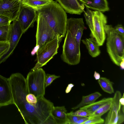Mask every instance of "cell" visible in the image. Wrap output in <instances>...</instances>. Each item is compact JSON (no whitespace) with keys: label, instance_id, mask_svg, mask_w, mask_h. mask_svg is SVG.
I'll list each match as a JSON object with an SVG mask.
<instances>
[{"label":"cell","instance_id":"cell-1","mask_svg":"<svg viewBox=\"0 0 124 124\" xmlns=\"http://www.w3.org/2000/svg\"><path fill=\"white\" fill-rule=\"evenodd\" d=\"M13 101L26 124H56L51 115L54 104L44 97L37 98L29 93L26 79L21 73L12 74L8 78Z\"/></svg>","mask_w":124,"mask_h":124},{"label":"cell","instance_id":"cell-2","mask_svg":"<svg viewBox=\"0 0 124 124\" xmlns=\"http://www.w3.org/2000/svg\"><path fill=\"white\" fill-rule=\"evenodd\" d=\"M62 40L67 32V16L59 3L53 0L36 10Z\"/></svg>","mask_w":124,"mask_h":124},{"label":"cell","instance_id":"cell-3","mask_svg":"<svg viewBox=\"0 0 124 124\" xmlns=\"http://www.w3.org/2000/svg\"><path fill=\"white\" fill-rule=\"evenodd\" d=\"M107 51L112 62L119 66L124 59V36L116 31L111 25L106 24Z\"/></svg>","mask_w":124,"mask_h":124},{"label":"cell","instance_id":"cell-4","mask_svg":"<svg viewBox=\"0 0 124 124\" xmlns=\"http://www.w3.org/2000/svg\"><path fill=\"white\" fill-rule=\"evenodd\" d=\"M80 56V44L70 31L67 30L61 55L62 59L69 64L75 65L79 63Z\"/></svg>","mask_w":124,"mask_h":124},{"label":"cell","instance_id":"cell-5","mask_svg":"<svg viewBox=\"0 0 124 124\" xmlns=\"http://www.w3.org/2000/svg\"><path fill=\"white\" fill-rule=\"evenodd\" d=\"M46 74L44 70L40 68L30 71L26 78L29 92L37 98L44 97L45 94Z\"/></svg>","mask_w":124,"mask_h":124},{"label":"cell","instance_id":"cell-6","mask_svg":"<svg viewBox=\"0 0 124 124\" xmlns=\"http://www.w3.org/2000/svg\"><path fill=\"white\" fill-rule=\"evenodd\" d=\"M61 40L58 37L46 43L36 52L37 62L31 69L33 70L46 65L58 53L60 43Z\"/></svg>","mask_w":124,"mask_h":124},{"label":"cell","instance_id":"cell-7","mask_svg":"<svg viewBox=\"0 0 124 124\" xmlns=\"http://www.w3.org/2000/svg\"><path fill=\"white\" fill-rule=\"evenodd\" d=\"M36 20V52L46 43L57 37L59 38L45 21L38 15Z\"/></svg>","mask_w":124,"mask_h":124},{"label":"cell","instance_id":"cell-8","mask_svg":"<svg viewBox=\"0 0 124 124\" xmlns=\"http://www.w3.org/2000/svg\"><path fill=\"white\" fill-rule=\"evenodd\" d=\"M93 31L90 36L98 45L102 46L106 37L105 27L107 23V18L102 12L97 10L93 11Z\"/></svg>","mask_w":124,"mask_h":124},{"label":"cell","instance_id":"cell-9","mask_svg":"<svg viewBox=\"0 0 124 124\" xmlns=\"http://www.w3.org/2000/svg\"><path fill=\"white\" fill-rule=\"evenodd\" d=\"M122 97L120 91H117L112 98V104L105 119V124H120L124 121V112L121 109L119 101Z\"/></svg>","mask_w":124,"mask_h":124},{"label":"cell","instance_id":"cell-10","mask_svg":"<svg viewBox=\"0 0 124 124\" xmlns=\"http://www.w3.org/2000/svg\"><path fill=\"white\" fill-rule=\"evenodd\" d=\"M37 17V14L35 9L21 2L17 19L23 33L29 28L33 26Z\"/></svg>","mask_w":124,"mask_h":124},{"label":"cell","instance_id":"cell-11","mask_svg":"<svg viewBox=\"0 0 124 124\" xmlns=\"http://www.w3.org/2000/svg\"><path fill=\"white\" fill-rule=\"evenodd\" d=\"M23 34L18 20L17 19L14 20L11 24L9 48L7 52L0 58V64L5 61L12 54Z\"/></svg>","mask_w":124,"mask_h":124},{"label":"cell","instance_id":"cell-12","mask_svg":"<svg viewBox=\"0 0 124 124\" xmlns=\"http://www.w3.org/2000/svg\"><path fill=\"white\" fill-rule=\"evenodd\" d=\"M21 2L12 0L0 1V15L8 17L11 22L17 19Z\"/></svg>","mask_w":124,"mask_h":124},{"label":"cell","instance_id":"cell-13","mask_svg":"<svg viewBox=\"0 0 124 124\" xmlns=\"http://www.w3.org/2000/svg\"><path fill=\"white\" fill-rule=\"evenodd\" d=\"M84 28L83 18H71L67 19V30L70 31L79 44Z\"/></svg>","mask_w":124,"mask_h":124},{"label":"cell","instance_id":"cell-14","mask_svg":"<svg viewBox=\"0 0 124 124\" xmlns=\"http://www.w3.org/2000/svg\"><path fill=\"white\" fill-rule=\"evenodd\" d=\"M13 104L8 79L0 74V107Z\"/></svg>","mask_w":124,"mask_h":124},{"label":"cell","instance_id":"cell-15","mask_svg":"<svg viewBox=\"0 0 124 124\" xmlns=\"http://www.w3.org/2000/svg\"><path fill=\"white\" fill-rule=\"evenodd\" d=\"M62 8L67 13L80 15L84 11V5L79 0H56Z\"/></svg>","mask_w":124,"mask_h":124},{"label":"cell","instance_id":"cell-16","mask_svg":"<svg viewBox=\"0 0 124 124\" xmlns=\"http://www.w3.org/2000/svg\"><path fill=\"white\" fill-rule=\"evenodd\" d=\"M67 112L64 106H54L51 115L57 124H67Z\"/></svg>","mask_w":124,"mask_h":124},{"label":"cell","instance_id":"cell-17","mask_svg":"<svg viewBox=\"0 0 124 124\" xmlns=\"http://www.w3.org/2000/svg\"><path fill=\"white\" fill-rule=\"evenodd\" d=\"M86 7L93 10L104 12L109 10L107 0H84Z\"/></svg>","mask_w":124,"mask_h":124},{"label":"cell","instance_id":"cell-18","mask_svg":"<svg viewBox=\"0 0 124 124\" xmlns=\"http://www.w3.org/2000/svg\"><path fill=\"white\" fill-rule=\"evenodd\" d=\"M82 43L85 46L90 55L93 57H95L101 54L99 46L95 40L91 37L82 40Z\"/></svg>","mask_w":124,"mask_h":124},{"label":"cell","instance_id":"cell-19","mask_svg":"<svg viewBox=\"0 0 124 124\" xmlns=\"http://www.w3.org/2000/svg\"><path fill=\"white\" fill-rule=\"evenodd\" d=\"M112 99L111 97L104 98L98 101L80 107L79 109L85 110L92 114L103 105L111 101Z\"/></svg>","mask_w":124,"mask_h":124},{"label":"cell","instance_id":"cell-20","mask_svg":"<svg viewBox=\"0 0 124 124\" xmlns=\"http://www.w3.org/2000/svg\"><path fill=\"white\" fill-rule=\"evenodd\" d=\"M102 94L98 92H96L87 95L83 96L82 101L80 103L76 106L71 108L73 110H75L85 105L91 104L95 101Z\"/></svg>","mask_w":124,"mask_h":124},{"label":"cell","instance_id":"cell-21","mask_svg":"<svg viewBox=\"0 0 124 124\" xmlns=\"http://www.w3.org/2000/svg\"><path fill=\"white\" fill-rule=\"evenodd\" d=\"M52 1L50 0H22L21 2L22 4L31 7L37 10Z\"/></svg>","mask_w":124,"mask_h":124},{"label":"cell","instance_id":"cell-22","mask_svg":"<svg viewBox=\"0 0 124 124\" xmlns=\"http://www.w3.org/2000/svg\"><path fill=\"white\" fill-rule=\"evenodd\" d=\"M98 82L102 90L104 92L110 94L114 92L113 87V83L109 79L101 77L98 80Z\"/></svg>","mask_w":124,"mask_h":124},{"label":"cell","instance_id":"cell-23","mask_svg":"<svg viewBox=\"0 0 124 124\" xmlns=\"http://www.w3.org/2000/svg\"><path fill=\"white\" fill-rule=\"evenodd\" d=\"M11 24L0 26V42H8Z\"/></svg>","mask_w":124,"mask_h":124},{"label":"cell","instance_id":"cell-24","mask_svg":"<svg viewBox=\"0 0 124 124\" xmlns=\"http://www.w3.org/2000/svg\"><path fill=\"white\" fill-rule=\"evenodd\" d=\"M111 101L103 105L94 113L91 114L88 116V117L89 118L96 116L101 117L102 116L109 110L111 105Z\"/></svg>","mask_w":124,"mask_h":124},{"label":"cell","instance_id":"cell-25","mask_svg":"<svg viewBox=\"0 0 124 124\" xmlns=\"http://www.w3.org/2000/svg\"><path fill=\"white\" fill-rule=\"evenodd\" d=\"M86 7V11L84 12V15L87 24L89 28L91 31V34L93 31V11L88 8Z\"/></svg>","mask_w":124,"mask_h":124},{"label":"cell","instance_id":"cell-26","mask_svg":"<svg viewBox=\"0 0 124 124\" xmlns=\"http://www.w3.org/2000/svg\"><path fill=\"white\" fill-rule=\"evenodd\" d=\"M105 120L101 116H96L89 118V119L82 124H104Z\"/></svg>","mask_w":124,"mask_h":124},{"label":"cell","instance_id":"cell-27","mask_svg":"<svg viewBox=\"0 0 124 124\" xmlns=\"http://www.w3.org/2000/svg\"><path fill=\"white\" fill-rule=\"evenodd\" d=\"M81 116L71 115L70 112L67 113V124H76L78 120L83 118Z\"/></svg>","mask_w":124,"mask_h":124},{"label":"cell","instance_id":"cell-28","mask_svg":"<svg viewBox=\"0 0 124 124\" xmlns=\"http://www.w3.org/2000/svg\"><path fill=\"white\" fill-rule=\"evenodd\" d=\"M60 77L59 76H57L54 75L46 74L45 81V88L50 85L54 80Z\"/></svg>","mask_w":124,"mask_h":124},{"label":"cell","instance_id":"cell-29","mask_svg":"<svg viewBox=\"0 0 124 124\" xmlns=\"http://www.w3.org/2000/svg\"><path fill=\"white\" fill-rule=\"evenodd\" d=\"M9 46L8 42H0V58L7 52Z\"/></svg>","mask_w":124,"mask_h":124},{"label":"cell","instance_id":"cell-30","mask_svg":"<svg viewBox=\"0 0 124 124\" xmlns=\"http://www.w3.org/2000/svg\"><path fill=\"white\" fill-rule=\"evenodd\" d=\"M71 115L83 117H88L91 113L85 110L80 109L73 112L71 111L70 112Z\"/></svg>","mask_w":124,"mask_h":124},{"label":"cell","instance_id":"cell-31","mask_svg":"<svg viewBox=\"0 0 124 124\" xmlns=\"http://www.w3.org/2000/svg\"><path fill=\"white\" fill-rule=\"evenodd\" d=\"M11 22L8 17L0 15V26L10 24Z\"/></svg>","mask_w":124,"mask_h":124},{"label":"cell","instance_id":"cell-32","mask_svg":"<svg viewBox=\"0 0 124 124\" xmlns=\"http://www.w3.org/2000/svg\"><path fill=\"white\" fill-rule=\"evenodd\" d=\"M114 28L116 31L124 36V28L122 25L118 24L115 26Z\"/></svg>","mask_w":124,"mask_h":124},{"label":"cell","instance_id":"cell-33","mask_svg":"<svg viewBox=\"0 0 124 124\" xmlns=\"http://www.w3.org/2000/svg\"><path fill=\"white\" fill-rule=\"evenodd\" d=\"M88 117H84L80 119L77 121L76 124H82L83 123L89 119Z\"/></svg>","mask_w":124,"mask_h":124},{"label":"cell","instance_id":"cell-34","mask_svg":"<svg viewBox=\"0 0 124 124\" xmlns=\"http://www.w3.org/2000/svg\"><path fill=\"white\" fill-rule=\"evenodd\" d=\"M74 86V85L72 83L68 85L65 90V93H68L70 92L72 88Z\"/></svg>","mask_w":124,"mask_h":124},{"label":"cell","instance_id":"cell-35","mask_svg":"<svg viewBox=\"0 0 124 124\" xmlns=\"http://www.w3.org/2000/svg\"><path fill=\"white\" fill-rule=\"evenodd\" d=\"M94 77L96 80H98L101 77L99 73L96 71H94Z\"/></svg>","mask_w":124,"mask_h":124},{"label":"cell","instance_id":"cell-36","mask_svg":"<svg viewBox=\"0 0 124 124\" xmlns=\"http://www.w3.org/2000/svg\"><path fill=\"white\" fill-rule=\"evenodd\" d=\"M119 101L122 106H124V93L121 97L119 100Z\"/></svg>","mask_w":124,"mask_h":124},{"label":"cell","instance_id":"cell-37","mask_svg":"<svg viewBox=\"0 0 124 124\" xmlns=\"http://www.w3.org/2000/svg\"><path fill=\"white\" fill-rule=\"evenodd\" d=\"M119 66L121 69L122 70H123L124 69V59H123L121 62Z\"/></svg>","mask_w":124,"mask_h":124},{"label":"cell","instance_id":"cell-38","mask_svg":"<svg viewBox=\"0 0 124 124\" xmlns=\"http://www.w3.org/2000/svg\"><path fill=\"white\" fill-rule=\"evenodd\" d=\"M13 0L19 2H21L22 0Z\"/></svg>","mask_w":124,"mask_h":124},{"label":"cell","instance_id":"cell-39","mask_svg":"<svg viewBox=\"0 0 124 124\" xmlns=\"http://www.w3.org/2000/svg\"><path fill=\"white\" fill-rule=\"evenodd\" d=\"M52 0V1L53 0Z\"/></svg>","mask_w":124,"mask_h":124},{"label":"cell","instance_id":"cell-40","mask_svg":"<svg viewBox=\"0 0 124 124\" xmlns=\"http://www.w3.org/2000/svg\"><path fill=\"white\" fill-rule=\"evenodd\" d=\"M1 0H0V1Z\"/></svg>","mask_w":124,"mask_h":124}]
</instances>
